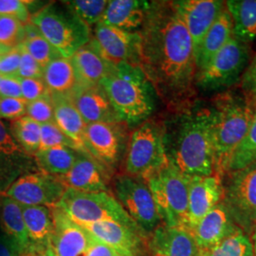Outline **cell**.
Returning <instances> with one entry per match:
<instances>
[{"label": "cell", "mask_w": 256, "mask_h": 256, "mask_svg": "<svg viewBox=\"0 0 256 256\" xmlns=\"http://www.w3.org/2000/svg\"><path fill=\"white\" fill-rule=\"evenodd\" d=\"M126 126L124 122L86 124L84 147L88 155L108 168L116 164L128 148Z\"/></svg>", "instance_id": "13"}, {"label": "cell", "mask_w": 256, "mask_h": 256, "mask_svg": "<svg viewBox=\"0 0 256 256\" xmlns=\"http://www.w3.org/2000/svg\"><path fill=\"white\" fill-rule=\"evenodd\" d=\"M25 24L18 19L0 16V54L22 44Z\"/></svg>", "instance_id": "38"}, {"label": "cell", "mask_w": 256, "mask_h": 256, "mask_svg": "<svg viewBox=\"0 0 256 256\" xmlns=\"http://www.w3.org/2000/svg\"><path fill=\"white\" fill-rule=\"evenodd\" d=\"M222 178L218 174L190 176L188 192V224L190 230L223 200Z\"/></svg>", "instance_id": "18"}, {"label": "cell", "mask_w": 256, "mask_h": 256, "mask_svg": "<svg viewBox=\"0 0 256 256\" xmlns=\"http://www.w3.org/2000/svg\"><path fill=\"white\" fill-rule=\"evenodd\" d=\"M21 45L43 68L50 62L62 57L39 30L30 22L25 24V36Z\"/></svg>", "instance_id": "33"}, {"label": "cell", "mask_w": 256, "mask_h": 256, "mask_svg": "<svg viewBox=\"0 0 256 256\" xmlns=\"http://www.w3.org/2000/svg\"><path fill=\"white\" fill-rule=\"evenodd\" d=\"M0 228L24 254L30 252V242L23 218L22 207L6 194H0Z\"/></svg>", "instance_id": "28"}, {"label": "cell", "mask_w": 256, "mask_h": 256, "mask_svg": "<svg viewBox=\"0 0 256 256\" xmlns=\"http://www.w3.org/2000/svg\"><path fill=\"white\" fill-rule=\"evenodd\" d=\"M232 36V22L225 5V8L207 32L194 54L196 72L208 64Z\"/></svg>", "instance_id": "26"}, {"label": "cell", "mask_w": 256, "mask_h": 256, "mask_svg": "<svg viewBox=\"0 0 256 256\" xmlns=\"http://www.w3.org/2000/svg\"><path fill=\"white\" fill-rule=\"evenodd\" d=\"M55 207L63 210L78 225L113 221L130 228L140 229L115 196L108 192H86L66 189Z\"/></svg>", "instance_id": "7"}, {"label": "cell", "mask_w": 256, "mask_h": 256, "mask_svg": "<svg viewBox=\"0 0 256 256\" xmlns=\"http://www.w3.org/2000/svg\"><path fill=\"white\" fill-rule=\"evenodd\" d=\"M22 256H57L55 254L54 248L50 247L46 248V250L39 252L36 254H23Z\"/></svg>", "instance_id": "50"}, {"label": "cell", "mask_w": 256, "mask_h": 256, "mask_svg": "<svg viewBox=\"0 0 256 256\" xmlns=\"http://www.w3.org/2000/svg\"><path fill=\"white\" fill-rule=\"evenodd\" d=\"M26 116L40 124L54 122V110L50 93L43 98L28 102Z\"/></svg>", "instance_id": "40"}, {"label": "cell", "mask_w": 256, "mask_h": 256, "mask_svg": "<svg viewBox=\"0 0 256 256\" xmlns=\"http://www.w3.org/2000/svg\"><path fill=\"white\" fill-rule=\"evenodd\" d=\"M70 59L74 66L79 88L98 86L110 70V64L102 58L90 42Z\"/></svg>", "instance_id": "27"}, {"label": "cell", "mask_w": 256, "mask_h": 256, "mask_svg": "<svg viewBox=\"0 0 256 256\" xmlns=\"http://www.w3.org/2000/svg\"><path fill=\"white\" fill-rule=\"evenodd\" d=\"M0 16L18 19L23 24L30 22L28 2L20 0H0Z\"/></svg>", "instance_id": "42"}, {"label": "cell", "mask_w": 256, "mask_h": 256, "mask_svg": "<svg viewBox=\"0 0 256 256\" xmlns=\"http://www.w3.org/2000/svg\"><path fill=\"white\" fill-rule=\"evenodd\" d=\"M0 79H1V76H0Z\"/></svg>", "instance_id": "52"}, {"label": "cell", "mask_w": 256, "mask_h": 256, "mask_svg": "<svg viewBox=\"0 0 256 256\" xmlns=\"http://www.w3.org/2000/svg\"><path fill=\"white\" fill-rule=\"evenodd\" d=\"M225 5L232 22L234 36L246 44L256 40V0H228Z\"/></svg>", "instance_id": "30"}, {"label": "cell", "mask_w": 256, "mask_h": 256, "mask_svg": "<svg viewBox=\"0 0 256 256\" xmlns=\"http://www.w3.org/2000/svg\"><path fill=\"white\" fill-rule=\"evenodd\" d=\"M50 4L30 16L34 25L48 42L64 58H70L90 41V28L64 5Z\"/></svg>", "instance_id": "5"}, {"label": "cell", "mask_w": 256, "mask_h": 256, "mask_svg": "<svg viewBox=\"0 0 256 256\" xmlns=\"http://www.w3.org/2000/svg\"><path fill=\"white\" fill-rule=\"evenodd\" d=\"M20 60V45L0 54V76H18Z\"/></svg>", "instance_id": "45"}, {"label": "cell", "mask_w": 256, "mask_h": 256, "mask_svg": "<svg viewBox=\"0 0 256 256\" xmlns=\"http://www.w3.org/2000/svg\"><path fill=\"white\" fill-rule=\"evenodd\" d=\"M10 132L14 140L28 155L34 156L39 150L41 124L28 116L12 122Z\"/></svg>", "instance_id": "34"}, {"label": "cell", "mask_w": 256, "mask_h": 256, "mask_svg": "<svg viewBox=\"0 0 256 256\" xmlns=\"http://www.w3.org/2000/svg\"><path fill=\"white\" fill-rule=\"evenodd\" d=\"M144 180L152 192L162 224L187 230L190 176L182 174L169 160Z\"/></svg>", "instance_id": "6"}, {"label": "cell", "mask_w": 256, "mask_h": 256, "mask_svg": "<svg viewBox=\"0 0 256 256\" xmlns=\"http://www.w3.org/2000/svg\"><path fill=\"white\" fill-rule=\"evenodd\" d=\"M54 110V122L68 138H70L79 153L86 154L84 130L86 124L74 104L64 96L52 95Z\"/></svg>", "instance_id": "25"}, {"label": "cell", "mask_w": 256, "mask_h": 256, "mask_svg": "<svg viewBox=\"0 0 256 256\" xmlns=\"http://www.w3.org/2000/svg\"><path fill=\"white\" fill-rule=\"evenodd\" d=\"M172 4L190 34L194 55L207 32L225 8V2L218 0H178L172 1Z\"/></svg>", "instance_id": "16"}, {"label": "cell", "mask_w": 256, "mask_h": 256, "mask_svg": "<svg viewBox=\"0 0 256 256\" xmlns=\"http://www.w3.org/2000/svg\"><path fill=\"white\" fill-rule=\"evenodd\" d=\"M138 34V66L156 94L172 104L187 99L196 66L191 37L172 1L151 2Z\"/></svg>", "instance_id": "1"}, {"label": "cell", "mask_w": 256, "mask_h": 256, "mask_svg": "<svg viewBox=\"0 0 256 256\" xmlns=\"http://www.w3.org/2000/svg\"><path fill=\"white\" fill-rule=\"evenodd\" d=\"M28 236L30 242V254H36L50 247L54 234L52 210L48 206H22Z\"/></svg>", "instance_id": "24"}, {"label": "cell", "mask_w": 256, "mask_h": 256, "mask_svg": "<svg viewBox=\"0 0 256 256\" xmlns=\"http://www.w3.org/2000/svg\"><path fill=\"white\" fill-rule=\"evenodd\" d=\"M19 80L21 84L22 98L27 102L36 101L50 94L43 79L19 78Z\"/></svg>", "instance_id": "43"}, {"label": "cell", "mask_w": 256, "mask_h": 256, "mask_svg": "<svg viewBox=\"0 0 256 256\" xmlns=\"http://www.w3.org/2000/svg\"><path fill=\"white\" fill-rule=\"evenodd\" d=\"M147 248L150 256H198L200 254L190 230L164 224L148 236Z\"/></svg>", "instance_id": "20"}, {"label": "cell", "mask_w": 256, "mask_h": 256, "mask_svg": "<svg viewBox=\"0 0 256 256\" xmlns=\"http://www.w3.org/2000/svg\"><path fill=\"white\" fill-rule=\"evenodd\" d=\"M43 80L52 95L70 98L79 88L70 58H58L44 68Z\"/></svg>", "instance_id": "29"}, {"label": "cell", "mask_w": 256, "mask_h": 256, "mask_svg": "<svg viewBox=\"0 0 256 256\" xmlns=\"http://www.w3.org/2000/svg\"><path fill=\"white\" fill-rule=\"evenodd\" d=\"M18 246L0 228V256H22Z\"/></svg>", "instance_id": "48"}, {"label": "cell", "mask_w": 256, "mask_h": 256, "mask_svg": "<svg viewBox=\"0 0 256 256\" xmlns=\"http://www.w3.org/2000/svg\"><path fill=\"white\" fill-rule=\"evenodd\" d=\"M93 238L115 250L122 256H142L147 247V236L142 230L113 221H101L80 225Z\"/></svg>", "instance_id": "15"}, {"label": "cell", "mask_w": 256, "mask_h": 256, "mask_svg": "<svg viewBox=\"0 0 256 256\" xmlns=\"http://www.w3.org/2000/svg\"><path fill=\"white\" fill-rule=\"evenodd\" d=\"M222 203L240 229L250 236L256 227V162L222 178Z\"/></svg>", "instance_id": "10"}, {"label": "cell", "mask_w": 256, "mask_h": 256, "mask_svg": "<svg viewBox=\"0 0 256 256\" xmlns=\"http://www.w3.org/2000/svg\"><path fill=\"white\" fill-rule=\"evenodd\" d=\"M200 250L212 247L224 239L243 232L220 202L190 230Z\"/></svg>", "instance_id": "21"}, {"label": "cell", "mask_w": 256, "mask_h": 256, "mask_svg": "<svg viewBox=\"0 0 256 256\" xmlns=\"http://www.w3.org/2000/svg\"><path fill=\"white\" fill-rule=\"evenodd\" d=\"M108 4V1L106 0H72L63 2V5L88 26L97 25L101 22Z\"/></svg>", "instance_id": "37"}, {"label": "cell", "mask_w": 256, "mask_h": 256, "mask_svg": "<svg viewBox=\"0 0 256 256\" xmlns=\"http://www.w3.org/2000/svg\"><path fill=\"white\" fill-rule=\"evenodd\" d=\"M28 155L12 136L10 126L0 120V173L12 174L26 167L30 162Z\"/></svg>", "instance_id": "32"}, {"label": "cell", "mask_w": 256, "mask_h": 256, "mask_svg": "<svg viewBox=\"0 0 256 256\" xmlns=\"http://www.w3.org/2000/svg\"><path fill=\"white\" fill-rule=\"evenodd\" d=\"M254 162H256V106L247 135L230 156L227 172L236 171Z\"/></svg>", "instance_id": "36"}, {"label": "cell", "mask_w": 256, "mask_h": 256, "mask_svg": "<svg viewBox=\"0 0 256 256\" xmlns=\"http://www.w3.org/2000/svg\"><path fill=\"white\" fill-rule=\"evenodd\" d=\"M240 81L245 96L256 102V54L250 61Z\"/></svg>", "instance_id": "46"}, {"label": "cell", "mask_w": 256, "mask_h": 256, "mask_svg": "<svg viewBox=\"0 0 256 256\" xmlns=\"http://www.w3.org/2000/svg\"><path fill=\"white\" fill-rule=\"evenodd\" d=\"M151 2L140 0H111L102 14L101 22L120 30L138 32L142 28Z\"/></svg>", "instance_id": "23"}, {"label": "cell", "mask_w": 256, "mask_h": 256, "mask_svg": "<svg viewBox=\"0 0 256 256\" xmlns=\"http://www.w3.org/2000/svg\"><path fill=\"white\" fill-rule=\"evenodd\" d=\"M84 256H122L115 250L108 247V245L93 239L92 245Z\"/></svg>", "instance_id": "49"}, {"label": "cell", "mask_w": 256, "mask_h": 256, "mask_svg": "<svg viewBox=\"0 0 256 256\" xmlns=\"http://www.w3.org/2000/svg\"><path fill=\"white\" fill-rule=\"evenodd\" d=\"M99 84L120 122L128 126L142 124L155 110L156 92L138 64L110 66Z\"/></svg>", "instance_id": "3"}, {"label": "cell", "mask_w": 256, "mask_h": 256, "mask_svg": "<svg viewBox=\"0 0 256 256\" xmlns=\"http://www.w3.org/2000/svg\"><path fill=\"white\" fill-rule=\"evenodd\" d=\"M70 100L86 124L95 122H122L100 84L78 88Z\"/></svg>", "instance_id": "22"}, {"label": "cell", "mask_w": 256, "mask_h": 256, "mask_svg": "<svg viewBox=\"0 0 256 256\" xmlns=\"http://www.w3.org/2000/svg\"><path fill=\"white\" fill-rule=\"evenodd\" d=\"M256 102L247 96L227 93L218 97L210 108L216 158V174L222 178L230 156L247 135L256 111Z\"/></svg>", "instance_id": "4"}, {"label": "cell", "mask_w": 256, "mask_h": 256, "mask_svg": "<svg viewBox=\"0 0 256 256\" xmlns=\"http://www.w3.org/2000/svg\"><path fill=\"white\" fill-rule=\"evenodd\" d=\"M248 44L232 36L210 62L196 72L194 86L204 92L230 88L241 80L250 63Z\"/></svg>", "instance_id": "9"}, {"label": "cell", "mask_w": 256, "mask_h": 256, "mask_svg": "<svg viewBox=\"0 0 256 256\" xmlns=\"http://www.w3.org/2000/svg\"><path fill=\"white\" fill-rule=\"evenodd\" d=\"M54 220L50 246L57 256H84L93 241L92 234L70 220L63 210L50 207Z\"/></svg>", "instance_id": "17"}, {"label": "cell", "mask_w": 256, "mask_h": 256, "mask_svg": "<svg viewBox=\"0 0 256 256\" xmlns=\"http://www.w3.org/2000/svg\"><path fill=\"white\" fill-rule=\"evenodd\" d=\"M78 154L79 152L74 148L60 146L39 150L34 158L41 172L62 176L72 168Z\"/></svg>", "instance_id": "31"}, {"label": "cell", "mask_w": 256, "mask_h": 256, "mask_svg": "<svg viewBox=\"0 0 256 256\" xmlns=\"http://www.w3.org/2000/svg\"><path fill=\"white\" fill-rule=\"evenodd\" d=\"M0 98H22L21 84L18 76H1Z\"/></svg>", "instance_id": "47"}, {"label": "cell", "mask_w": 256, "mask_h": 256, "mask_svg": "<svg viewBox=\"0 0 256 256\" xmlns=\"http://www.w3.org/2000/svg\"><path fill=\"white\" fill-rule=\"evenodd\" d=\"M250 240L252 243V248H254V256H256V227L252 230L250 234Z\"/></svg>", "instance_id": "51"}, {"label": "cell", "mask_w": 256, "mask_h": 256, "mask_svg": "<svg viewBox=\"0 0 256 256\" xmlns=\"http://www.w3.org/2000/svg\"><path fill=\"white\" fill-rule=\"evenodd\" d=\"M168 162L164 128L147 120L133 131L128 140L126 174L146 180Z\"/></svg>", "instance_id": "8"}, {"label": "cell", "mask_w": 256, "mask_h": 256, "mask_svg": "<svg viewBox=\"0 0 256 256\" xmlns=\"http://www.w3.org/2000/svg\"><path fill=\"white\" fill-rule=\"evenodd\" d=\"M110 168L92 156L79 153L68 174L58 176L66 189L86 192H108Z\"/></svg>", "instance_id": "19"}, {"label": "cell", "mask_w": 256, "mask_h": 256, "mask_svg": "<svg viewBox=\"0 0 256 256\" xmlns=\"http://www.w3.org/2000/svg\"><path fill=\"white\" fill-rule=\"evenodd\" d=\"M21 46V60L18 77L23 79H43L44 68L37 63L27 50Z\"/></svg>", "instance_id": "44"}, {"label": "cell", "mask_w": 256, "mask_h": 256, "mask_svg": "<svg viewBox=\"0 0 256 256\" xmlns=\"http://www.w3.org/2000/svg\"><path fill=\"white\" fill-rule=\"evenodd\" d=\"M90 44L110 66L138 64V32H129L99 22Z\"/></svg>", "instance_id": "14"}, {"label": "cell", "mask_w": 256, "mask_h": 256, "mask_svg": "<svg viewBox=\"0 0 256 256\" xmlns=\"http://www.w3.org/2000/svg\"><path fill=\"white\" fill-rule=\"evenodd\" d=\"M198 256H254L250 236L241 232L220 243L200 250Z\"/></svg>", "instance_id": "35"}, {"label": "cell", "mask_w": 256, "mask_h": 256, "mask_svg": "<svg viewBox=\"0 0 256 256\" xmlns=\"http://www.w3.org/2000/svg\"><path fill=\"white\" fill-rule=\"evenodd\" d=\"M27 104L22 98H0V120L14 122L26 116Z\"/></svg>", "instance_id": "41"}, {"label": "cell", "mask_w": 256, "mask_h": 256, "mask_svg": "<svg viewBox=\"0 0 256 256\" xmlns=\"http://www.w3.org/2000/svg\"><path fill=\"white\" fill-rule=\"evenodd\" d=\"M115 198L147 238L162 224L154 198L144 180L129 174L114 178Z\"/></svg>", "instance_id": "11"}, {"label": "cell", "mask_w": 256, "mask_h": 256, "mask_svg": "<svg viewBox=\"0 0 256 256\" xmlns=\"http://www.w3.org/2000/svg\"><path fill=\"white\" fill-rule=\"evenodd\" d=\"M168 160L188 176L216 174V158L210 108L184 114L170 140H165Z\"/></svg>", "instance_id": "2"}, {"label": "cell", "mask_w": 256, "mask_h": 256, "mask_svg": "<svg viewBox=\"0 0 256 256\" xmlns=\"http://www.w3.org/2000/svg\"><path fill=\"white\" fill-rule=\"evenodd\" d=\"M60 146L70 147L76 150V147L74 146L72 140L64 135V133L61 131V129L56 126L54 122L41 124L39 150H44L48 148Z\"/></svg>", "instance_id": "39"}, {"label": "cell", "mask_w": 256, "mask_h": 256, "mask_svg": "<svg viewBox=\"0 0 256 256\" xmlns=\"http://www.w3.org/2000/svg\"><path fill=\"white\" fill-rule=\"evenodd\" d=\"M66 191L58 176L43 172L18 178L6 191V196L22 206H55Z\"/></svg>", "instance_id": "12"}]
</instances>
